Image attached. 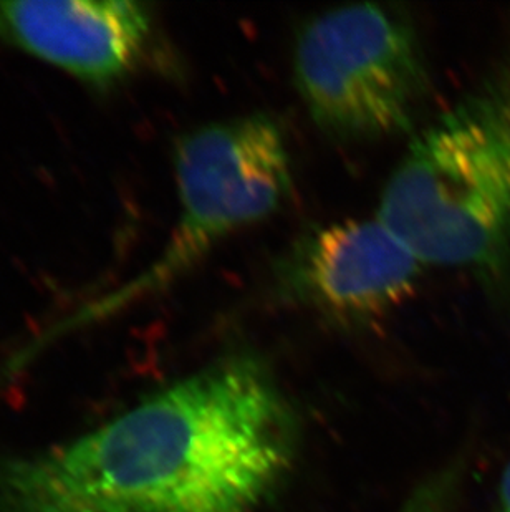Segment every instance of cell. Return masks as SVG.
<instances>
[{
	"mask_svg": "<svg viewBox=\"0 0 510 512\" xmlns=\"http://www.w3.org/2000/svg\"><path fill=\"white\" fill-rule=\"evenodd\" d=\"M269 368L236 353L82 438L0 464V512H257L297 453Z\"/></svg>",
	"mask_w": 510,
	"mask_h": 512,
	"instance_id": "6da1fadb",
	"label": "cell"
},
{
	"mask_svg": "<svg viewBox=\"0 0 510 512\" xmlns=\"http://www.w3.org/2000/svg\"><path fill=\"white\" fill-rule=\"evenodd\" d=\"M376 218L424 266L466 272L510 307V30L474 85L416 130Z\"/></svg>",
	"mask_w": 510,
	"mask_h": 512,
	"instance_id": "7a4b0ae2",
	"label": "cell"
},
{
	"mask_svg": "<svg viewBox=\"0 0 510 512\" xmlns=\"http://www.w3.org/2000/svg\"><path fill=\"white\" fill-rule=\"evenodd\" d=\"M178 221L150 266L50 327L34 348L161 294L242 229L277 213L294 186L284 126L252 112L199 126L174 146Z\"/></svg>",
	"mask_w": 510,
	"mask_h": 512,
	"instance_id": "3957f363",
	"label": "cell"
},
{
	"mask_svg": "<svg viewBox=\"0 0 510 512\" xmlns=\"http://www.w3.org/2000/svg\"><path fill=\"white\" fill-rule=\"evenodd\" d=\"M292 73L313 125L345 143L414 135L433 92L418 29L393 5H343L305 20Z\"/></svg>",
	"mask_w": 510,
	"mask_h": 512,
	"instance_id": "277c9868",
	"label": "cell"
},
{
	"mask_svg": "<svg viewBox=\"0 0 510 512\" xmlns=\"http://www.w3.org/2000/svg\"><path fill=\"white\" fill-rule=\"evenodd\" d=\"M423 262L381 219L300 232L270 269L277 302L347 329L375 327L416 294Z\"/></svg>",
	"mask_w": 510,
	"mask_h": 512,
	"instance_id": "5b68a950",
	"label": "cell"
},
{
	"mask_svg": "<svg viewBox=\"0 0 510 512\" xmlns=\"http://www.w3.org/2000/svg\"><path fill=\"white\" fill-rule=\"evenodd\" d=\"M153 34V12L141 2H0V39L95 88L130 77L150 52Z\"/></svg>",
	"mask_w": 510,
	"mask_h": 512,
	"instance_id": "8992f818",
	"label": "cell"
},
{
	"mask_svg": "<svg viewBox=\"0 0 510 512\" xmlns=\"http://www.w3.org/2000/svg\"><path fill=\"white\" fill-rule=\"evenodd\" d=\"M496 512H510V463L507 464L504 473H502L499 494H497Z\"/></svg>",
	"mask_w": 510,
	"mask_h": 512,
	"instance_id": "52a82bcc",
	"label": "cell"
},
{
	"mask_svg": "<svg viewBox=\"0 0 510 512\" xmlns=\"http://www.w3.org/2000/svg\"><path fill=\"white\" fill-rule=\"evenodd\" d=\"M403 512H446L443 509V504H436L429 498L414 499L413 503L406 506Z\"/></svg>",
	"mask_w": 510,
	"mask_h": 512,
	"instance_id": "ba28073f",
	"label": "cell"
}]
</instances>
